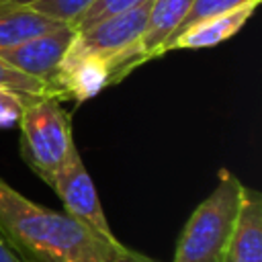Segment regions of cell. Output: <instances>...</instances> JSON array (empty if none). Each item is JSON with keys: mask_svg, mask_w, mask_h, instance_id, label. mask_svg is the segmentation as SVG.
<instances>
[{"mask_svg": "<svg viewBox=\"0 0 262 262\" xmlns=\"http://www.w3.org/2000/svg\"><path fill=\"white\" fill-rule=\"evenodd\" d=\"M0 262H25V260L0 237Z\"/></svg>", "mask_w": 262, "mask_h": 262, "instance_id": "cell-17", "label": "cell"}, {"mask_svg": "<svg viewBox=\"0 0 262 262\" xmlns=\"http://www.w3.org/2000/svg\"><path fill=\"white\" fill-rule=\"evenodd\" d=\"M242 180L227 168L217 174L211 194L188 217L174 252L172 262H221L231 237L242 196Z\"/></svg>", "mask_w": 262, "mask_h": 262, "instance_id": "cell-2", "label": "cell"}, {"mask_svg": "<svg viewBox=\"0 0 262 262\" xmlns=\"http://www.w3.org/2000/svg\"><path fill=\"white\" fill-rule=\"evenodd\" d=\"M194 0H151L147 20L139 39V51L143 59H154L162 55L164 45L174 35L178 25L188 14Z\"/></svg>", "mask_w": 262, "mask_h": 262, "instance_id": "cell-10", "label": "cell"}, {"mask_svg": "<svg viewBox=\"0 0 262 262\" xmlns=\"http://www.w3.org/2000/svg\"><path fill=\"white\" fill-rule=\"evenodd\" d=\"M29 100H33V98H27L18 92L0 88V129H8V127L16 125L23 115V108Z\"/></svg>", "mask_w": 262, "mask_h": 262, "instance_id": "cell-15", "label": "cell"}, {"mask_svg": "<svg viewBox=\"0 0 262 262\" xmlns=\"http://www.w3.org/2000/svg\"><path fill=\"white\" fill-rule=\"evenodd\" d=\"M96 0H35L31 6L63 25L74 27Z\"/></svg>", "mask_w": 262, "mask_h": 262, "instance_id": "cell-13", "label": "cell"}, {"mask_svg": "<svg viewBox=\"0 0 262 262\" xmlns=\"http://www.w3.org/2000/svg\"><path fill=\"white\" fill-rule=\"evenodd\" d=\"M117 262H156L154 258H147L145 254H139L135 250H129V248H123Z\"/></svg>", "mask_w": 262, "mask_h": 262, "instance_id": "cell-16", "label": "cell"}, {"mask_svg": "<svg viewBox=\"0 0 262 262\" xmlns=\"http://www.w3.org/2000/svg\"><path fill=\"white\" fill-rule=\"evenodd\" d=\"M250 2H260V0H194L188 14L184 16V20L178 25V29L174 31V35L170 39H174L178 33H182L184 29H188L190 25L199 23V20H205V18H211V16H217V14H223V12H229V10H235L239 6H246ZM168 39V41H170ZM164 51V49H162Z\"/></svg>", "mask_w": 262, "mask_h": 262, "instance_id": "cell-12", "label": "cell"}, {"mask_svg": "<svg viewBox=\"0 0 262 262\" xmlns=\"http://www.w3.org/2000/svg\"><path fill=\"white\" fill-rule=\"evenodd\" d=\"M61 27L66 25L35 10L31 4L0 0V51L12 49Z\"/></svg>", "mask_w": 262, "mask_h": 262, "instance_id": "cell-9", "label": "cell"}, {"mask_svg": "<svg viewBox=\"0 0 262 262\" xmlns=\"http://www.w3.org/2000/svg\"><path fill=\"white\" fill-rule=\"evenodd\" d=\"M51 188L57 192V196L63 205V211L70 217H74L76 221H80L82 225H86L90 231L98 233L104 239H117L108 227L98 192H96L94 182L82 162L78 147H74L70 151L66 164L55 174Z\"/></svg>", "mask_w": 262, "mask_h": 262, "instance_id": "cell-5", "label": "cell"}, {"mask_svg": "<svg viewBox=\"0 0 262 262\" xmlns=\"http://www.w3.org/2000/svg\"><path fill=\"white\" fill-rule=\"evenodd\" d=\"M74 27L66 25L57 31L45 33L41 37H35L23 45H16L12 49H4L0 51V57L10 63L12 68H16L18 72L43 82L51 96H55V76L59 70V63L68 51V47L74 41Z\"/></svg>", "mask_w": 262, "mask_h": 262, "instance_id": "cell-6", "label": "cell"}, {"mask_svg": "<svg viewBox=\"0 0 262 262\" xmlns=\"http://www.w3.org/2000/svg\"><path fill=\"white\" fill-rule=\"evenodd\" d=\"M18 127L23 160L45 184L51 186L55 174L76 147L70 115L61 106V100L39 96L25 104Z\"/></svg>", "mask_w": 262, "mask_h": 262, "instance_id": "cell-3", "label": "cell"}, {"mask_svg": "<svg viewBox=\"0 0 262 262\" xmlns=\"http://www.w3.org/2000/svg\"><path fill=\"white\" fill-rule=\"evenodd\" d=\"M260 2H250L246 6H239L235 10L199 20L194 25H190L188 29H184L182 33H178L174 39H170L164 45V53L172 51V49H205V47H215L223 41H227L229 37H233L254 14V10L258 8Z\"/></svg>", "mask_w": 262, "mask_h": 262, "instance_id": "cell-8", "label": "cell"}, {"mask_svg": "<svg viewBox=\"0 0 262 262\" xmlns=\"http://www.w3.org/2000/svg\"><path fill=\"white\" fill-rule=\"evenodd\" d=\"M221 262H262V196L244 188L242 207Z\"/></svg>", "mask_w": 262, "mask_h": 262, "instance_id": "cell-7", "label": "cell"}, {"mask_svg": "<svg viewBox=\"0 0 262 262\" xmlns=\"http://www.w3.org/2000/svg\"><path fill=\"white\" fill-rule=\"evenodd\" d=\"M0 237L25 262H117L125 248L66 211L33 203L0 178Z\"/></svg>", "mask_w": 262, "mask_h": 262, "instance_id": "cell-1", "label": "cell"}, {"mask_svg": "<svg viewBox=\"0 0 262 262\" xmlns=\"http://www.w3.org/2000/svg\"><path fill=\"white\" fill-rule=\"evenodd\" d=\"M147 2H151V0H96L80 16V20L74 25V31L88 29V27L96 25L102 18H108V16L119 14V12H125V10H133V8H137L141 4H147Z\"/></svg>", "mask_w": 262, "mask_h": 262, "instance_id": "cell-14", "label": "cell"}, {"mask_svg": "<svg viewBox=\"0 0 262 262\" xmlns=\"http://www.w3.org/2000/svg\"><path fill=\"white\" fill-rule=\"evenodd\" d=\"M147 12L149 2L102 18L88 29L76 31L72 47L106 59L113 66L117 80H123L127 74H131V70L145 63L139 51V39L147 20Z\"/></svg>", "mask_w": 262, "mask_h": 262, "instance_id": "cell-4", "label": "cell"}, {"mask_svg": "<svg viewBox=\"0 0 262 262\" xmlns=\"http://www.w3.org/2000/svg\"><path fill=\"white\" fill-rule=\"evenodd\" d=\"M0 88L18 92V94H23V96H27V98L51 96L49 88H47L43 82H39V80L27 76V74H23V72H18V70L12 68L10 63H6L2 57H0Z\"/></svg>", "mask_w": 262, "mask_h": 262, "instance_id": "cell-11", "label": "cell"}, {"mask_svg": "<svg viewBox=\"0 0 262 262\" xmlns=\"http://www.w3.org/2000/svg\"><path fill=\"white\" fill-rule=\"evenodd\" d=\"M10 2H18V4H33L35 0H10Z\"/></svg>", "mask_w": 262, "mask_h": 262, "instance_id": "cell-18", "label": "cell"}]
</instances>
